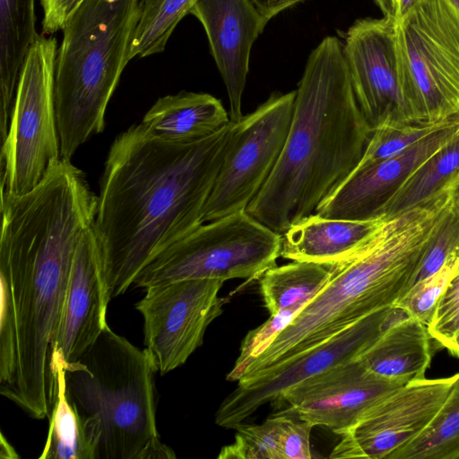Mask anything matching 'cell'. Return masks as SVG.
Returning <instances> with one entry per match:
<instances>
[{"label": "cell", "mask_w": 459, "mask_h": 459, "mask_svg": "<svg viewBox=\"0 0 459 459\" xmlns=\"http://www.w3.org/2000/svg\"><path fill=\"white\" fill-rule=\"evenodd\" d=\"M92 225L82 234L74 253L56 336V351L65 365L77 360L108 326L111 290Z\"/></svg>", "instance_id": "obj_16"}, {"label": "cell", "mask_w": 459, "mask_h": 459, "mask_svg": "<svg viewBox=\"0 0 459 459\" xmlns=\"http://www.w3.org/2000/svg\"><path fill=\"white\" fill-rule=\"evenodd\" d=\"M230 122V115L214 96L182 91L158 99L141 123L161 140L184 143L205 138Z\"/></svg>", "instance_id": "obj_21"}, {"label": "cell", "mask_w": 459, "mask_h": 459, "mask_svg": "<svg viewBox=\"0 0 459 459\" xmlns=\"http://www.w3.org/2000/svg\"><path fill=\"white\" fill-rule=\"evenodd\" d=\"M56 395L51 411L47 441L39 459H95L96 444L86 423L68 401L65 368L55 352Z\"/></svg>", "instance_id": "obj_23"}, {"label": "cell", "mask_w": 459, "mask_h": 459, "mask_svg": "<svg viewBox=\"0 0 459 459\" xmlns=\"http://www.w3.org/2000/svg\"><path fill=\"white\" fill-rule=\"evenodd\" d=\"M374 2L381 10L384 17L395 21V0H374Z\"/></svg>", "instance_id": "obj_38"}, {"label": "cell", "mask_w": 459, "mask_h": 459, "mask_svg": "<svg viewBox=\"0 0 459 459\" xmlns=\"http://www.w3.org/2000/svg\"><path fill=\"white\" fill-rule=\"evenodd\" d=\"M108 1H115V0H108Z\"/></svg>", "instance_id": "obj_42"}, {"label": "cell", "mask_w": 459, "mask_h": 459, "mask_svg": "<svg viewBox=\"0 0 459 459\" xmlns=\"http://www.w3.org/2000/svg\"><path fill=\"white\" fill-rule=\"evenodd\" d=\"M406 315L388 307L358 321L320 345L277 365L254 378L238 382L221 403L215 423L236 429L259 407L275 403L285 392L338 364L358 358L395 319Z\"/></svg>", "instance_id": "obj_12"}, {"label": "cell", "mask_w": 459, "mask_h": 459, "mask_svg": "<svg viewBox=\"0 0 459 459\" xmlns=\"http://www.w3.org/2000/svg\"><path fill=\"white\" fill-rule=\"evenodd\" d=\"M259 12L270 21L281 12L304 0H251Z\"/></svg>", "instance_id": "obj_36"}, {"label": "cell", "mask_w": 459, "mask_h": 459, "mask_svg": "<svg viewBox=\"0 0 459 459\" xmlns=\"http://www.w3.org/2000/svg\"><path fill=\"white\" fill-rule=\"evenodd\" d=\"M388 459H459V372L429 426Z\"/></svg>", "instance_id": "obj_26"}, {"label": "cell", "mask_w": 459, "mask_h": 459, "mask_svg": "<svg viewBox=\"0 0 459 459\" xmlns=\"http://www.w3.org/2000/svg\"><path fill=\"white\" fill-rule=\"evenodd\" d=\"M437 348L428 325L405 315L394 320L357 359L372 373L404 385L425 377Z\"/></svg>", "instance_id": "obj_20"}, {"label": "cell", "mask_w": 459, "mask_h": 459, "mask_svg": "<svg viewBox=\"0 0 459 459\" xmlns=\"http://www.w3.org/2000/svg\"><path fill=\"white\" fill-rule=\"evenodd\" d=\"M458 256L459 249L447 258L438 271L416 281L394 307L428 325L446 290Z\"/></svg>", "instance_id": "obj_30"}, {"label": "cell", "mask_w": 459, "mask_h": 459, "mask_svg": "<svg viewBox=\"0 0 459 459\" xmlns=\"http://www.w3.org/2000/svg\"><path fill=\"white\" fill-rule=\"evenodd\" d=\"M232 122L191 143H170L142 124L112 143L93 229L111 297L124 294L143 267L204 221Z\"/></svg>", "instance_id": "obj_1"}, {"label": "cell", "mask_w": 459, "mask_h": 459, "mask_svg": "<svg viewBox=\"0 0 459 459\" xmlns=\"http://www.w3.org/2000/svg\"><path fill=\"white\" fill-rule=\"evenodd\" d=\"M43 10L42 33L51 35L62 30L71 14L84 0H39Z\"/></svg>", "instance_id": "obj_35"}, {"label": "cell", "mask_w": 459, "mask_h": 459, "mask_svg": "<svg viewBox=\"0 0 459 459\" xmlns=\"http://www.w3.org/2000/svg\"><path fill=\"white\" fill-rule=\"evenodd\" d=\"M459 137V120L435 132L403 152L354 170L316 210L330 219L363 221L377 217V209L416 167Z\"/></svg>", "instance_id": "obj_18"}, {"label": "cell", "mask_w": 459, "mask_h": 459, "mask_svg": "<svg viewBox=\"0 0 459 459\" xmlns=\"http://www.w3.org/2000/svg\"><path fill=\"white\" fill-rule=\"evenodd\" d=\"M197 0H140V15L129 57H145L164 51L179 22Z\"/></svg>", "instance_id": "obj_27"}, {"label": "cell", "mask_w": 459, "mask_h": 459, "mask_svg": "<svg viewBox=\"0 0 459 459\" xmlns=\"http://www.w3.org/2000/svg\"><path fill=\"white\" fill-rule=\"evenodd\" d=\"M420 0H395V21L403 20Z\"/></svg>", "instance_id": "obj_37"}, {"label": "cell", "mask_w": 459, "mask_h": 459, "mask_svg": "<svg viewBox=\"0 0 459 459\" xmlns=\"http://www.w3.org/2000/svg\"><path fill=\"white\" fill-rule=\"evenodd\" d=\"M457 249H459V198L455 195L453 208L430 245L414 283L438 271Z\"/></svg>", "instance_id": "obj_33"}, {"label": "cell", "mask_w": 459, "mask_h": 459, "mask_svg": "<svg viewBox=\"0 0 459 459\" xmlns=\"http://www.w3.org/2000/svg\"><path fill=\"white\" fill-rule=\"evenodd\" d=\"M139 15L140 0H84L63 26L54 80L61 158L103 131Z\"/></svg>", "instance_id": "obj_6"}, {"label": "cell", "mask_w": 459, "mask_h": 459, "mask_svg": "<svg viewBox=\"0 0 459 459\" xmlns=\"http://www.w3.org/2000/svg\"><path fill=\"white\" fill-rule=\"evenodd\" d=\"M81 221L31 204L9 213L0 238V394L36 420L56 395V342Z\"/></svg>", "instance_id": "obj_2"}, {"label": "cell", "mask_w": 459, "mask_h": 459, "mask_svg": "<svg viewBox=\"0 0 459 459\" xmlns=\"http://www.w3.org/2000/svg\"><path fill=\"white\" fill-rule=\"evenodd\" d=\"M287 415L278 413L262 424H240L232 444L225 446L220 459H282L283 431Z\"/></svg>", "instance_id": "obj_29"}, {"label": "cell", "mask_w": 459, "mask_h": 459, "mask_svg": "<svg viewBox=\"0 0 459 459\" xmlns=\"http://www.w3.org/2000/svg\"><path fill=\"white\" fill-rule=\"evenodd\" d=\"M296 91L273 92L253 112L232 123L224 159L204 221L246 211L272 174L283 149Z\"/></svg>", "instance_id": "obj_10"}, {"label": "cell", "mask_w": 459, "mask_h": 459, "mask_svg": "<svg viewBox=\"0 0 459 459\" xmlns=\"http://www.w3.org/2000/svg\"><path fill=\"white\" fill-rule=\"evenodd\" d=\"M281 235L247 211L207 221L149 261L134 285L183 280L259 279L281 256Z\"/></svg>", "instance_id": "obj_8"}, {"label": "cell", "mask_w": 459, "mask_h": 459, "mask_svg": "<svg viewBox=\"0 0 459 459\" xmlns=\"http://www.w3.org/2000/svg\"><path fill=\"white\" fill-rule=\"evenodd\" d=\"M397 22L359 19L342 32V48L358 106L374 130L388 121H408L396 45Z\"/></svg>", "instance_id": "obj_14"}, {"label": "cell", "mask_w": 459, "mask_h": 459, "mask_svg": "<svg viewBox=\"0 0 459 459\" xmlns=\"http://www.w3.org/2000/svg\"><path fill=\"white\" fill-rule=\"evenodd\" d=\"M455 195L459 198V169L455 172Z\"/></svg>", "instance_id": "obj_40"}, {"label": "cell", "mask_w": 459, "mask_h": 459, "mask_svg": "<svg viewBox=\"0 0 459 459\" xmlns=\"http://www.w3.org/2000/svg\"><path fill=\"white\" fill-rule=\"evenodd\" d=\"M403 385L369 371L357 358L338 364L290 388L275 403L279 413L336 434L354 425L383 397Z\"/></svg>", "instance_id": "obj_15"}, {"label": "cell", "mask_w": 459, "mask_h": 459, "mask_svg": "<svg viewBox=\"0 0 459 459\" xmlns=\"http://www.w3.org/2000/svg\"><path fill=\"white\" fill-rule=\"evenodd\" d=\"M458 169L459 137L411 170L383 202L376 215H389L415 205Z\"/></svg>", "instance_id": "obj_25"}, {"label": "cell", "mask_w": 459, "mask_h": 459, "mask_svg": "<svg viewBox=\"0 0 459 459\" xmlns=\"http://www.w3.org/2000/svg\"><path fill=\"white\" fill-rule=\"evenodd\" d=\"M306 305L299 304L270 315L264 323L249 331L242 341L239 355L226 379L238 381L249 364L291 323Z\"/></svg>", "instance_id": "obj_31"}, {"label": "cell", "mask_w": 459, "mask_h": 459, "mask_svg": "<svg viewBox=\"0 0 459 459\" xmlns=\"http://www.w3.org/2000/svg\"><path fill=\"white\" fill-rule=\"evenodd\" d=\"M457 120L459 119L438 124L385 122L372 133L364 153L354 170L362 169L394 157Z\"/></svg>", "instance_id": "obj_28"}, {"label": "cell", "mask_w": 459, "mask_h": 459, "mask_svg": "<svg viewBox=\"0 0 459 459\" xmlns=\"http://www.w3.org/2000/svg\"><path fill=\"white\" fill-rule=\"evenodd\" d=\"M399 76L408 121L459 119V11L420 0L396 28Z\"/></svg>", "instance_id": "obj_7"}, {"label": "cell", "mask_w": 459, "mask_h": 459, "mask_svg": "<svg viewBox=\"0 0 459 459\" xmlns=\"http://www.w3.org/2000/svg\"><path fill=\"white\" fill-rule=\"evenodd\" d=\"M64 368L67 399L94 439L95 459L176 458L158 432V369L147 349L108 326Z\"/></svg>", "instance_id": "obj_5"}, {"label": "cell", "mask_w": 459, "mask_h": 459, "mask_svg": "<svg viewBox=\"0 0 459 459\" xmlns=\"http://www.w3.org/2000/svg\"><path fill=\"white\" fill-rule=\"evenodd\" d=\"M223 282L183 280L144 289L135 308L143 316L145 349L158 373L182 366L203 344L207 327L223 312L225 299L219 297Z\"/></svg>", "instance_id": "obj_11"}, {"label": "cell", "mask_w": 459, "mask_h": 459, "mask_svg": "<svg viewBox=\"0 0 459 459\" xmlns=\"http://www.w3.org/2000/svg\"><path fill=\"white\" fill-rule=\"evenodd\" d=\"M384 215L351 221L310 214L281 235V256L326 265L344 261L368 243Z\"/></svg>", "instance_id": "obj_19"}, {"label": "cell", "mask_w": 459, "mask_h": 459, "mask_svg": "<svg viewBox=\"0 0 459 459\" xmlns=\"http://www.w3.org/2000/svg\"><path fill=\"white\" fill-rule=\"evenodd\" d=\"M56 54V39L39 35L24 60L1 144V193L32 190L61 159L54 100Z\"/></svg>", "instance_id": "obj_9"}, {"label": "cell", "mask_w": 459, "mask_h": 459, "mask_svg": "<svg viewBox=\"0 0 459 459\" xmlns=\"http://www.w3.org/2000/svg\"><path fill=\"white\" fill-rule=\"evenodd\" d=\"M456 374L421 378L396 388L340 435L330 458L388 459L431 422L455 381Z\"/></svg>", "instance_id": "obj_13"}, {"label": "cell", "mask_w": 459, "mask_h": 459, "mask_svg": "<svg viewBox=\"0 0 459 459\" xmlns=\"http://www.w3.org/2000/svg\"><path fill=\"white\" fill-rule=\"evenodd\" d=\"M313 426L287 415L283 431L282 459H310V434Z\"/></svg>", "instance_id": "obj_34"}, {"label": "cell", "mask_w": 459, "mask_h": 459, "mask_svg": "<svg viewBox=\"0 0 459 459\" xmlns=\"http://www.w3.org/2000/svg\"><path fill=\"white\" fill-rule=\"evenodd\" d=\"M39 37L35 0H0V140L4 142L19 76Z\"/></svg>", "instance_id": "obj_22"}, {"label": "cell", "mask_w": 459, "mask_h": 459, "mask_svg": "<svg viewBox=\"0 0 459 459\" xmlns=\"http://www.w3.org/2000/svg\"><path fill=\"white\" fill-rule=\"evenodd\" d=\"M1 457L2 458H17L19 457L12 446L5 440L3 434H1Z\"/></svg>", "instance_id": "obj_39"}, {"label": "cell", "mask_w": 459, "mask_h": 459, "mask_svg": "<svg viewBox=\"0 0 459 459\" xmlns=\"http://www.w3.org/2000/svg\"><path fill=\"white\" fill-rule=\"evenodd\" d=\"M428 327L440 348L459 357V256Z\"/></svg>", "instance_id": "obj_32"}, {"label": "cell", "mask_w": 459, "mask_h": 459, "mask_svg": "<svg viewBox=\"0 0 459 459\" xmlns=\"http://www.w3.org/2000/svg\"><path fill=\"white\" fill-rule=\"evenodd\" d=\"M444 221L441 210L429 200L384 215L367 244L331 265L324 287L249 364L238 382L301 355L376 311L394 307L413 285Z\"/></svg>", "instance_id": "obj_4"}, {"label": "cell", "mask_w": 459, "mask_h": 459, "mask_svg": "<svg viewBox=\"0 0 459 459\" xmlns=\"http://www.w3.org/2000/svg\"><path fill=\"white\" fill-rule=\"evenodd\" d=\"M451 4H453L455 8L459 11V0H449Z\"/></svg>", "instance_id": "obj_41"}, {"label": "cell", "mask_w": 459, "mask_h": 459, "mask_svg": "<svg viewBox=\"0 0 459 459\" xmlns=\"http://www.w3.org/2000/svg\"><path fill=\"white\" fill-rule=\"evenodd\" d=\"M372 133L352 90L342 42L327 36L307 58L283 149L247 212L282 235L351 174Z\"/></svg>", "instance_id": "obj_3"}, {"label": "cell", "mask_w": 459, "mask_h": 459, "mask_svg": "<svg viewBox=\"0 0 459 459\" xmlns=\"http://www.w3.org/2000/svg\"><path fill=\"white\" fill-rule=\"evenodd\" d=\"M202 23L227 89L230 118L243 117L242 94L253 44L269 22L251 0H197L190 13Z\"/></svg>", "instance_id": "obj_17"}, {"label": "cell", "mask_w": 459, "mask_h": 459, "mask_svg": "<svg viewBox=\"0 0 459 459\" xmlns=\"http://www.w3.org/2000/svg\"><path fill=\"white\" fill-rule=\"evenodd\" d=\"M330 274L331 265L307 261H293L267 269L259 278V288L270 315L307 304Z\"/></svg>", "instance_id": "obj_24"}]
</instances>
